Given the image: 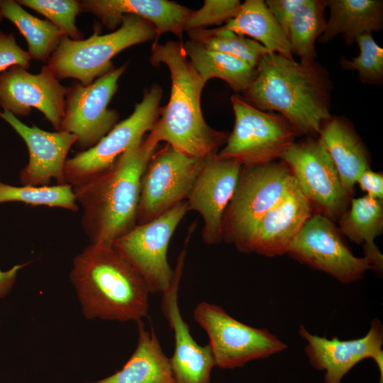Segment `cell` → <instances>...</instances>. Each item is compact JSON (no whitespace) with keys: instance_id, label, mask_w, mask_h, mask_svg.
<instances>
[{"instance_id":"obj_23","label":"cell","mask_w":383,"mask_h":383,"mask_svg":"<svg viewBox=\"0 0 383 383\" xmlns=\"http://www.w3.org/2000/svg\"><path fill=\"white\" fill-rule=\"evenodd\" d=\"M137 346L121 370L94 382L86 383H175L170 359L164 353L153 329L137 321Z\"/></svg>"},{"instance_id":"obj_9","label":"cell","mask_w":383,"mask_h":383,"mask_svg":"<svg viewBox=\"0 0 383 383\" xmlns=\"http://www.w3.org/2000/svg\"><path fill=\"white\" fill-rule=\"evenodd\" d=\"M194 318L206 331L215 365L222 369L241 367L287 348L267 329L245 324L216 304L199 303L194 310Z\"/></svg>"},{"instance_id":"obj_5","label":"cell","mask_w":383,"mask_h":383,"mask_svg":"<svg viewBox=\"0 0 383 383\" xmlns=\"http://www.w3.org/2000/svg\"><path fill=\"white\" fill-rule=\"evenodd\" d=\"M156 31L148 21L126 15L114 31L87 39L72 40L64 36L48 59V66L58 79L73 78L84 86L111 70L112 58L133 45L155 39Z\"/></svg>"},{"instance_id":"obj_26","label":"cell","mask_w":383,"mask_h":383,"mask_svg":"<svg viewBox=\"0 0 383 383\" xmlns=\"http://www.w3.org/2000/svg\"><path fill=\"white\" fill-rule=\"evenodd\" d=\"M236 34L248 36L267 51L294 59L288 39L263 0H246L236 15L222 26Z\"/></svg>"},{"instance_id":"obj_3","label":"cell","mask_w":383,"mask_h":383,"mask_svg":"<svg viewBox=\"0 0 383 383\" xmlns=\"http://www.w3.org/2000/svg\"><path fill=\"white\" fill-rule=\"evenodd\" d=\"M150 61L153 66L162 63L168 67L171 92L149 133L159 143L166 142L192 157L217 152L228 135L210 127L204 118L201 96L205 83L187 58L182 42L153 43Z\"/></svg>"},{"instance_id":"obj_32","label":"cell","mask_w":383,"mask_h":383,"mask_svg":"<svg viewBox=\"0 0 383 383\" xmlns=\"http://www.w3.org/2000/svg\"><path fill=\"white\" fill-rule=\"evenodd\" d=\"M21 6L28 7L45 16L65 37L72 40H82L84 34L75 23L77 16L82 11L77 0H18Z\"/></svg>"},{"instance_id":"obj_22","label":"cell","mask_w":383,"mask_h":383,"mask_svg":"<svg viewBox=\"0 0 383 383\" xmlns=\"http://www.w3.org/2000/svg\"><path fill=\"white\" fill-rule=\"evenodd\" d=\"M318 138L328 153L345 189L351 195L359 175L370 169L365 148L350 124L331 117L321 126Z\"/></svg>"},{"instance_id":"obj_10","label":"cell","mask_w":383,"mask_h":383,"mask_svg":"<svg viewBox=\"0 0 383 383\" xmlns=\"http://www.w3.org/2000/svg\"><path fill=\"white\" fill-rule=\"evenodd\" d=\"M187 211L186 201L181 202L156 218L137 224L112 244L145 281L150 292L162 293L172 282L174 270L167 260V250Z\"/></svg>"},{"instance_id":"obj_31","label":"cell","mask_w":383,"mask_h":383,"mask_svg":"<svg viewBox=\"0 0 383 383\" xmlns=\"http://www.w3.org/2000/svg\"><path fill=\"white\" fill-rule=\"evenodd\" d=\"M11 201L33 206L57 207L71 211L79 210L72 187L66 184L16 187L0 182V204Z\"/></svg>"},{"instance_id":"obj_36","label":"cell","mask_w":383,"mask_h":383,"mask_svg":"<svg viewBox=\"0 0 383 383\" xmlns=\"http://www.w3.org/2000/svg\"><path fill=\"white\" fill-rule=\"evenodd\" d=\"M305 0H267L268 9L287 36L291 20L296 9Z\"/></svg>"},{"instance_id":"obj_19","label":"cell","mask_w":383,"mask_h":383,"mask_svg":"<svg viewBox=\"0 0 383 383\" xmlns=\"http://www.w3.org/2000/svg\"><path fill=\"white\" fill-rule=\"evenodd\" d=\"M0 117L18 134L28 148L29 159L20 171L21 184L47 186L54 178L57 184H65L64 169L67 156L76 143L77 137L65 131L49 132L36 126H28L8 111H0Z\"/></svg>"},{"instance_id":"obj_33","label":"cell","mask_w":383,"mask_h":383,"mask_svg":"<svg viewBox=\"0 0 383 383\" xmlns=\"http://www.w3.org/2000/svg\"><path fill=\"white\" fill-rule=\"evenodd\" d=\"M360 54L351 61L346 60V67L357 72L363 83L377 84L383 78V48L377 45L372 33H363L355 39Z\"/></svg>"},{"instance_id":"obj_38","label":"cell","mask_w":383,"mask_h":383,"mask_svg":"<svg viewBox=\"0 0 383 383\" xmlns=\"http://www.w3.org/2000/svg\"><path fill=\"white\" fill-rule=\"evenodd\" d=\"M27 263L16 265L7 271L0 270V298L6 295L12 289L18 271Z\"/></svg>"},{"instance_id":"obj_6","label":"cell","mask_w":383,"mask_h":383,"mask_svg":"<svg viewBox=\"0 0 383 383\" xmlns=\"http://www.w3.org/2000/svg\"><path fill=\"white\" fill-rule=\"evenodd\" d=\"M282 160L242 166L223 218V240L239 250L260 218L281 203L296 184Z\"/></svg>"},{"instance_id":"obj_21","label":"cell","mask_w":383,"mask_h":383,"mask_svg":"<svg viewBox=\"0 0 383 383\" xmlns=\"http://www.w3.org/2000/svg\"><path fill=\"white\" fill-rule=\"evenodd\" d=\"M80 6L82 11L93 14L111 30L120 26L124 16H138L154 26V43L165 33H172L182 40L184 21L192 11L167 0H83Z\"/></svg>"},{"instance_id":"obj_30","label":"cell","mask_w":383,"mask_h":383,"mask_svg":"<svg viewBox=\"0 0 383 383\" xmlns=\"http://www.w3.org/2000/svg\"><path fill=\"white\" fill-rule=\"evenodd\" d=\"M189 40L196 41L207 49L238 57L257 67L262 57L270 53L260 43L245 36L225 29L199 28L187 31Z\"/></svg>"},{"instance_id":"obj_4","label":"cell","mask_w":383,"mask_h":383,"mask_svg":"<svg viewBox=\"0 0 383 383\" xmlns=\"http://www.w3.org/2000/svg\"><path fill=\"white\" fill-rule=\"evenodd\" d=\"M70 279L87 319L137 322L148 315L147 283L112 245L85 247L74 258Z\"/></svg>"},{"instance_id":"obj_24","label":"cell","mask_w":383,"mask_h":383,"mask_svg":"<svg viewBox=\"0 0 383 383\" xmlns=\"http://www.w3.org/2000/svg\"><path fill=\"white\" fill-rule=\"evenodd\" d=\"M330 16L321 43L342 35L345 43L355 42L358 35L379 31L383 26V2L380 0H327Z\"/></svg>"},{"instance_id":"obj_20","label":"cell","mask_w":383,"mask_h":383,"mask_svg":"<svg viewBox=\"0 0 383 383\" xmlns=\"http://www.w3.org/2000/svg\"><path fill=\"white\" fill-rule=\"evenodd\" d=\"M313 211L310 201L296 183L281 203L260 218L239 250L266 257L287 253Z\"/></svg>"},{"instance_id":"obj_1","label":"cell","mask_w":383,"mask_h":383,"mask_svg":"<svg viewBox=\"0 0 383 383\" xmlns=\"http://www.w3.org/2000/svg\"><path fill=\"white\" fill-rule=\"evenodd\" d=\"M331 82L316 62L304 65L277 53L265 55L244 99L264 111H277L298 135L318 137L330 113Z\"/></svg>"},{"instance_id":"obj_13","label":"cell","mask_w":383,"mask_h":383,"mask_svg":"<svg viewBox=\"0 0 383 383\" xmlns=\"http://www.w3.org/2000/svg\"><path fill=\"white\" fill-rule=\"evenodd\" d=\"M316 213L331 221L348 209L350 194L318 138L294 143L281 156Z\"/></svg>"},{"instance_id":"obj_7","label":"cell","mask_w":383,"mask_h":383,"mask_svg":"<svg viewBox=\"0 0 383 383\" xmlns=\"http://www.w3.org/2000/svg\"><path fill=\"white\" fill-rule=\"evenodd\" d=\"M235 115L233 131L216 155L242 166L264 165L280 158L298 135L281 115L262 111L238 95L231 98Z\"/></svg>"},{"instance_id":"obj_34","label":"cell","mask_w":383,"mask_h":383,"mask_svg":"<svg viewBox=\"0 0 383 383\" xmlns=\"http://www.w3.org/2000/svg\"><path fill=\"white\" fill-rule=\"evenodd\" d=\"M238 0H205L201 8L190 12L184 23V31L206 28L211 26L221 27L238 13Z\"/></svg>"},{"instance_id":"obj_16","label":"cell","mask_w":383,"mask_h":383,"mask_svg":"<svg viewBox=\"0 0 383 383\" xmlns=\"http://www.w3.org/2000/svg\"><path fill=\"white\" fill-rule=\"evenodd\" d=\"M217 152L204 158L201 169L186 200L189 211L203 218V241L215 245L223 240V218L231 200L242 165L223 160Z\"/></svg>"},{"instance_id":"obj_25","label":"cell","mask_w":383,"mask_h":383,"mask_svg":"<svg viewBox=\"0 0 383 383\" xmlns=\"http://www.w3.org/2000/svg\"><path fill=\"white\" fill-rule=\"evenodd\" d=\"M339 231L350 241L364 243L365 257L380 273L383 255L374 239L383 230V201L367 195L351 199V206L338 218Z\"/></svg>"},{"instance_id":"obj_27","label":"cell","mask_w":383,"mask_h":383,"mask_svg":"<svg viewBox=\"0 0 383 383\" xmlns=\"http://www.w3.org/2000/svg\"><path fill=\"white\" fill-rule=\"evenodd\" d=\"M184 52L203 82L218 78L235 92L245 91L252 82L256 68L235 56L207 49L189 40L182 43Z\"/></svg>"},{"instance_id":"obj_15","label":"cell","mask_w":383,"mask_h":383,"mask_svg":"<svg viewBox=\"0 0 383 383\" xmlns=\"http://www.w3.org/2000/svg\"><path fill=\"white\" fill-rule=\"evenodd\" d=\"M67 87L62 85L48 65L32 74L20 65L0 73V106L16 117L40 111L56 131H60Z\"/></svg>"},{"instance_id":"obj_12","label":"cell","mask_w":383,"mask_h":383,"mask_svg":"<svg viewBox=\"0 0 383 383\" xmlns=\"http://www.w3.org/2000/svg\"><path fill=\"white\" fill-rule=\"evenodd\" d=\"M126 68V64L112 68L87 86L74 82L67 87L60 131L74 134L82 151L94 147L118 123V111L108 105Z\"/></svg>"},{"instance_id":"obj_28","label":"cell","mask_w":383,"mask_h":383,"mask_svg":"<svg viewBox=\"0 0 383 383\" xmlns=\"http://www.w3.org/2000/svg\"><path fill=\"white\" fill-rule=\"evenodd\" d=\"M1 13L18 28L25 38L31 60L45 62L64 37L48 20L40 19L26 11L16 1L1 2Z\"/></svg>"},{"instance_id":"obj_18","label":"cell","mask_w":383,"mask_h":383,"mask_svg":"<svg viewBox=\"0 0 383 383\" xmlns=\"http://www.w3.org/2000/svg\"><path fill=\"white\" fill-rule=\"evenodd\" d=\"M299 334L306 342L305 353L311 365L325 371V383H341L343 377L366 358L374 360L383 374V328L378 319L371 323L365 336L353 340L328 339L311 334L303 325Z\"/></svg>"},{"instance_id":"obj_29","label":"cell","mask_w":383,"mask_h":383,"mask_svg":"<svg viewBox=\"0 0 383 383\" xmlns=\"http://www.w3.org/2000/svg\"><path fill=\"white\" fill-rule=\"evenodd\" d=\"M325 0H305L295 11L288 30L287 39L292 54L304 65L315 62V43L325 28Z\"/></svg>"},{"instance_id":"obj_14","label":"cell","mask_w":383,"mask_h":383,"mask_svg":"<svg viewBox=\"0 0 383 383\" xmlns=\"http://www.w3.org/2000/svg\"><path fill=\"white\" fill-rule=\"evenodd\" d=\"M340 233L333 221L313 213L293 240L287 254L343 284L355 282L372 267L366 257L353 254Z\"/></svg>"},{"instance_id":"obj_8","label":"cell","mask_w":383,"mask_h":383,"mask_svg":"<svg viewBox=\"0 0 383 383\" xmlns=\"http://www.w3.org/2000/svg\"><path fill=\"white\" fill-rule=\"evenodd\" d=\"M162 96V88L152 86L145 91L133 112L118 123L97 144L67 159L64 183L74 187L88 182L139 145L159 118Z\"/></svg>"},{"instance_id":"obj_37","label":"cell","mask_w":383,"mask_h":383,"mask_svg":"<svg viewBox=\"0 0 383 383\" xmlns=\"http://www.w3.org/2000/svg\"><path fill=\"white\" fill-rule=\"evenodd\" d=\"M356 183H358L361 189L367 193V195L374 199L382 200L383 199V174L376 172L370 169L363 171L357 177Z\"/></svg>"},{"instance_id":"obj_39","label":"cell","mask_w":383,"mask_h":383,"mask_svg":"<svg viewBox=\"0 0 383 383\" xmlns=\"http://www.w3.org/2000/svg\"><path fill=\"white\" fill-rule=\"evenodd\" d=\"M1 1L0 0V8H1ZM3 18H3V16H2L1 13V9H0V22L2 21Z\"/></svg>"},{"instance_id":"obj_11","label":"cell","mask_w":383,"mask_h":383,"mask_svg":"<svg viewBox=\"0 0 383 383\" xmlns=\"http://www.w3.org/2000/svg\"><path fill=\"white\" fill-rule=\"evenodd\" d=\"M204 158L189 156L167 144L156 150L141 177L137 224L150 221L185 201Z\"/></svg>"},{"instance_id":"obj_35","label":"cell","mask_w":383,"mask_h":383,"mask_svg":"<svg viewBox=\"0 0 383 383\" xmlns=\"http://www.w3.org/2000/svg\"><path fill=\"white\" fill-rule=\"evenodd\" d=\"M30 60L28 51L17 44L13 33L6 34L0 30V73L14 65L27 70Z\"/></svg>"},{"instance_id":"obj_17","label":"cell","mask_w":383,"mask_h":383,"mask_svg":"<svg viewBox=\"0 0 383 383\" xmlns=\"http://www.w3.org/2000/svg\"><path fill=\"white\" fill-rule=\"evenodd\" d=\"M186 247L179 253L170 287L162 293L161 307L173 331L174 349L169 358L175 383H210L215 365L209 345H200L192 337L178 304V292L187 255Z\"/></svg>"},{"instance_id":"obj_2","label":"cell","mask_w":383,"mask_h":383,"mask_svg":"<svg viewBox=\"0 0 383 383\" xmlns=\"http://www.w3.org/2000/svg\"><path fill=\"white\" fill-rule=\"evenodd\" d=\"M158 144L148 133L106 170L72 187L90 243L112 245L136 226L141 177Z\"/></svg>"}]
</instances>
